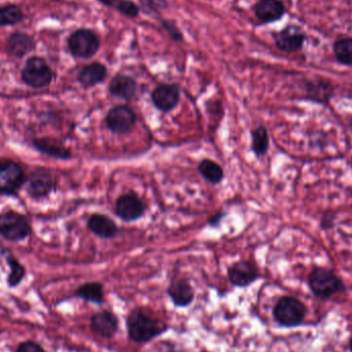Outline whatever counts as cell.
<instances>
[{"mask_svg":"<svg viewBox=\"0 0 352 352\" xmlns=\"http://www.w3.org/2000/svg\"><path fill=\"white\" fill-rule=\"evenodd\" d=\"M310 291L320 299H329L332 296L346 291L344 283L332 270L327 268H316L308 277Z\"/></svg>","mask_w":352,"mask_h":352,"instance_id":"cell-2","label":"cell"},{"mask_svg":"<svg viewBox=\"0 0 352 352\" xmlns=\"http://www.w3.org/2000/svg\"><path fill=\"white\" fill-rule=\"evenodd\" d=\"M76 296L85 301L97 304V305H100L104 301L103 285L99 283H87L80 285L76 289Z\"/></svg>","mask_w":352,"mask_h":352,"instance_id":"cell-23","label":"cell"},{"mask_svg":"<svg viewBox=\"0 0 352 352\" xmlns=\"http://www.w3.org/2000/svg\"><path fill=\"white\" fill-rule=\"evenodd\" d=\"M306 312L307 308L305 304L291 296L281 297L273 308L275 322L283 328L301 326L305 320Z\"/></svg>","mask_w":352,"mask_h":352,"instance_id":"cell-3","label":"cell"},{"mask_svg":"<svg viewBox=\"0 0 352 352\" xmlns=\"http://www.w3.org/2000/svg\"><path fill=\"white\" fill-rule=\"evenodd\" d=\"M88 228L98 237L103 239H111L118 235L117 223L105 214L94 213L88 221Z\"/></svg>","mask_w":352,"mask_h":352,"instance_id":"cell-19","label":"cell"},{"mask_svg":"<svg viewBox=\"0 0 352 352\" xmlns=\"http://www.w3.org/2000/svg\"><path fill=\"white\" fill-rule=\"evenodd\" d=\"M138 118L131 107L116 105L111 107L105 118L107 129L118 135H125L135 127Z\"/></svg>","mask_w":352,"mask_h":352,"instance_id":"cell-7","label":"cell"},{"mask_svg":"<svg viewBox=\"0 0 352 352\" xmlns=\"http://www.w3.org/2000/svg\"><path fill=\"white\" fill-rule=\"evenodd\" d=\"M161 24L173 41H178V43H182L184 41V35H182V31L179 30L175 22L171 20H163Z\"/></svg>","mask_w":352,"mask_h":352,"instance_id":"cell-30","label":"cell"},{"mask_svg":"<svg viewBox=\"0 0 352 352\" xmlns=\"http://www.w3.org/2000/svg\"><path fill=\"white\" fill-rule=\"evenodd\" d=\"M91 329L101 338L111 339L117 334L119 320L117 316L109 310H101L91 318Z\"/></svg>","mask_w":352,"mask_h":352,"instance_id":"cell-13","label":"cell"},{"mask_svg":"<svg viewBox=\"0 0 352 352\" xmlns=\"http://www.w3.org/2000/svg\"><path fill=\"white\" fill-rule=\"evenodd\" d=\"M226 215H227V213L223 212V211H217V212H215L214 214L209 217L207 223H208L209 227L211 228L219 227L221 221L225 219Z\"/></svg>","mask_w":352,"mask_h":352,"instance_id":"cell-33","label":"cell"},{"mask_svg":"<svg viewBox=\"0 0 352 352\" xmlns=\"http://www.w3.org/2000/svg\"><path fill=\"white\" fill-rule=\"evenodd\" d=\"M167 295L175 307H188L195 299V291L188 279H176L167 289Z\"/></svg>","mask_w":352,"mask_h":352,"instance_id":"cell-16","label":"cell"},{"mask_svg":"<svg viewBox=\"0 0 352 352\" xmlns=\"http://www.w3.org/2000/svg\"><path fill=\"white\" fill-rule=\"evenodd\" d=\"M334 215H331L330 213L324 215L322 219V229H331L334 226Z\"/></svg>","mask_w":352,"mask_h":352,"instance_id":"cell-34","label":"cell"},{"mask_svg":"<svg viewBox=\"0 0 352 352\" xmlns=\"http://www.w3.org/2000/svg\"><path fill=\"white\" fill-rule=\"evenodd\" d=\"M68 49L74 57L90 59L100 50V38L92 29L80 28L72 33L67 41Z\"/></svg>","mask_w":352,"mask_h":352,"instance_id":"cell-4","label":"cell"},{"mask_svg":"<svg viewBox=\"0 0 352 352\" xmlns=\"http://www.w3.org/2000/svg\"><path fill=\"white\" fill-rule=\"evenodd\" d=\"M26 182L22 167L10 159L0 160V194L12 195Z\"/></svg>","mask_w":352,"mask_h":352,"instance_id":"cell-8","label":"cell"},{"mask_svg":"<svg viewBox=\"0 0 352 352\" xmlns=\"http://www.w3.org/2000/svg\"><path fill=\"white\" fill-rule=\"evenodd\" d=\"M0 234L8 241L18 242L28 237L30 226L24 215L8 210L0 214Z\"/></svg>","mask_w":352,"mask_h":352,"instance_id":"cell-6","label":"cell"},{"mask_svg":"<svg viewBox=\"0 0 352 352\" xmlns=\"http://www.w3.org/2000/svg\"><path fill=\"white\" fill-rule=\"evenodd\" d=\"M285 12V4L280 0H258L254 6L256 18L265 24L280 20Z\"/></svg>","mask_w":352,"mask_h":352,"instance_id":"cell-18","label":"cell"},{"mask_svg":"<svg viewBox=\"0 0 352 352\" xmlns=\"http://www.w3.org/2000/svg\"><path fill=\"white\" fill-rule=\"evenodd\" d=\"M337 60L344 65H352V38H342L334 43Z\"/></svg>","mask_w":352,"mask_h":352,"instance_id":"cell-29","label":"cell"},{"mask_svg":"<svg viewBox=\"0 0 352 352\" xmlns=\"http://www.w3.org/2000/svg\"><path fill=\"white\" fill-rule=\"evenodd\" d=\"M146 206L142 199L134 194L122 195L116 202V213L120 219L127 223L138 221L144 214Z\"/></svg>","mask_w":352,"mask_h":352,"instance_id":"cell-9","label":"cell"},{"mask_svg":"<svg viewBox=\"0 0 352 352\" xmlns=\"http://www.w3.org/2000/svg\"><path fill=\"white\" fill-rule=\"evenodd\" d=\"M33 146L36 150L47 156L60 160H68L72 158V153L61 142L53 138H38L33 140Z\"/></svg>","mask_w":352,"mask_h":352,"instance_id":"cell-22","label":"cell"},{"mask_svg":"<svg viewBox=\"0 0 352 352\" xmlns=\"http://www.w3.org/2000/svg\"><path fill=\"white\" fill-rule=\"evenodd\" d=\"M35 47V41L26 32L16 31L6 39V52L12 57L23 58L32 52Z\"/></svg>","mask_w":352,"mask_h":352,"instance_id":"cell-17","label":"cell"},{"mask_svg":"<svg viewBox=\"0 0 352 352\" xmlns=\"http://www.w3.org/2000/svg\"><path fill=\"white\" fill-rule=\"evenodd\" d=\"M258 270L250 261H239L228 269V278L236 287H246L258 280Z\"/></svg>","mask_w":352,"mask_h":352,"instance_id":"cell-10","label":"cell"},{"mask_svg":"<svg viewBox=\"0 0 352 352\" xmlns=\"http://www.w3.org/2000/svg\"><path fill=\"white\" fill-rule=\"evenodd\" d=\"M126 326L130 340L138 344H146L168 330L166 324L142 309L132 310L126 320Z\"/></svg>","mask_w":352,"mask_h":352,"instance_id":"cell-1","label":"cell"},{"mask_svg":"<svg viewBox=\"0 0 352 352\" xmlns=\"http://www.w3.org/2000/svg\"><path fill=\"white\" fill-rule=\"evenodd\" d=\"M24 19V12L16 4H8L0 8V27L14 26Z\"/></svg>","mask_w":352,"mask_h":352,"instance_id":"cell-26","label":"cell"},{"mask_svg":"<svg viewBox=\"0 0 352 352\" xmlns=\"http://www.w3.org/2000/svg\"><path fill=\"white\" fill-rule=\"evenodd\" d=\"M270 146L268 130L265 126H258L252 131V146L250 150L256 157H264Z\"/></svg>","mask_w":352,"mask_h":352,"instance_id":"cell-24","label":"cell"},{"mask_svg":"<svg viewBox=\"0 0 352 352\" xmlns=\"http://www.w3.org/2000/svg\"><path fill=\"white\" fill-rule=\"evenodd\" d=\"M6 260L10 268L8 279V285L10 287H16L25 276V268L10 252H6Z\"/></svg>","mask_w":352,"mask_h":352,"instance_id":"cell-28","label":"cell"},{"mask_svg":"<svg viewBox=\"0 0 352 352\" xmlns=\"http://www.w3.org/2000/svg\"><path fill=\"white\" fill-rule=\"evenodd\" d=\"M109 94L116 98L132 101L138 94V82L126 74H116L109 85Z\"/></svg>","mask_w":352,"mask_h":352,"instance_id":"cell-14","label":"cell"},{"mask_svg":"<svg viewBox=\"0 0 352 352\" xmlns=\"http://www.w3.org/2000/svg\"><path fill=\"white\" fill-rule=\"evenodd\" d=\"M275 45L280 51L294 53L303 47L305 35L295 26H289L276 33L274 36Z\"/></svg>","mask_w":352,"mask_h":352,"instance_id":"cell-15","label":"cell"},{"mask_svg":"<svg viewBox=\"0 0 352 352\" xmlns=\"http://www.w3.org/2000/svg\"><path fill=\"white\" fill-rule=\"evenodd\" d=\"M109 8H115L127 18H136L140 16V8L135 2L131 0H97Z\"/></svg>","mask_w":352,"mask_h":352,"instance_id":"cell-27","label":"cell"},{"mask_svg":"<svg viewBox=\"0 0 352 352\" xmlns=\"http://www.w3.org/2000/svg\"><path fill=\"white\" fill-rule=\"evenodd\" d=\"M180 101V90L175 84L159 85L152 93V102L158 111L170 113Z\"/></svg>","mask_w":352,"mask_h":352,"instance_id":"cell-11","label":"cell"},{"mask_svg":"<svg viewBox=\"0 0 352 352\" xmlns=\"http://www.w3.org/2000/svg\"><path fill=\"white\" fill-rule=\"evenodd\" d=\"M107 76V66L100 62H93L80 70L78 80L84 88L90 89L104 82Z\"/></svg>","mask_w":352,"mask_h":352,"instance_id":"cell-20","label":"cell"},{"mask_svg":"<svg viewBox=\"0 0 352 352\" xmlns=\"http://www.w3.org/2000/svg\"><path fill=\"white\" fill-rule=\"evenodd\" d=\"M55 179L49 169H35L28 178V192L32 198L41 199L49 196L55 188Z\"/></svg>","mask_w":352,"mask_h":352,"instance_id":"cell-12","label":"cell"},{"mask_svg":"<svg viewBox=\"0 0 352 352\" xmlns=\"http://www.w3.org/2000/svg\"><path fill=\"white\" fill-rule=\"evenodd\" d=\"M198 171L204 179L212 184H219L223 182L225 173L221 165L210 159H204L198 165Z\"/></svg>","mask_w":352,"mask_h":352,"instance_id":"cell-25","label":"cell"},{"mask_svg":"<svg viewBox=\"0 0 352 352\" xmlns=\"http://www.w3.org/2000/svg\"><path fill=\"white\" fill-rule=\"evenodd\" d=\"M308 100L322 104H328L334 95V87L330 82L318 80L308 82L306 87Z\"/></svg>","mask_w":352,"mask_h":352,"instance_id":"cell-21","label":"cell"},{"mask_svg":"<svg viewBox=\"0 0 352 352\" xmlns=\"http://www.w3.org/2000/svg\"><path fill=\"white\" fill-rule=\"evenodd\" d=\"M349 347H351V351L352 352V337L351 339V342H349Z\"/></svg>","mask_w":352,"mask_h":352,"instance_id":"cell-35","label":"cell"},{"mask_svg":"<svg viewBox=\"0 0 352 352\" xmlns=\"http://www.w3.org/2000/svg\"><path fill=\"white\" fill-rule=\"evenodd\" d=\"M21 76L27 86L41 89L51 84L54 74L53 70L43 58L34 56L27 60L21 72Z\"/></svg>","mask_w":352,"mask_h":352,"instance_id":"cell-5","label":"cell"},{"mask_svg":"<svg viewBox=\"0 0 352 352\" xmlns=\"http://www.w3.org/2000/svg\"><path fill=\"white\" fill-rule=\"evenodd\" d=\"M16 352H45L43 351V347L41 345L36 344V343L28 342L22 343L20 346L16 349Z\"/></svg>","mask_w":352,"mask_h":352,"instance_id":"cell-32","label":"cell"},{"mask_svg":"<svg viewBox=\"0 0 352 352\" xmlns=\"http://www.w3.org/2000/svg\"><path fill=\"white\" fill-rule=\"evenodd\" d=\"M146 12H159L168 6L166 0H140Z\"/></svg>","mask_w":352,"mask_h":352,"instance_id":"cell-31","label":"cell"}]
</instances>
